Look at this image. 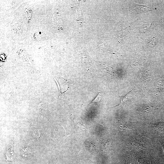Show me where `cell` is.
Listing matches in <instances>:
<instances>
[{
  "instance_id": "obj_1",
  "label": "cell",
  "mask_w": 164,
  "mask_h": 164,
  "mask_svg": "<svg viewBox=\"0 0 164 164\" xmlns=\"http://www.w3.org/2000/svg\"><path fill=\"white\" fill-rule=\"evenodd\" d=\"M163 105L162 104H159L147 105L143 108V112L145 113H149L158 111L162 108Z\"/></svg>"
},
{
  "instance_id": "obj_2",
  "label": "cell",
  "mask_w": 164,
  "mask_h": 164,
  "mask_svg": "<svg viewBox=\"0 0 164 164\" xmlns=\"http://www.w3.org/2000/svg\"><path fill=\"white\" fill-rule=\"evenodd\" d=\"M132 10L135 13H141L150 10V7L146 6L139 5L136 4H133L130 7Z\"/></svg>"
},
{
  "instance_id": "obj_3",
  "label": "cell",
  "mask_w": 164,
  "mask_h": 164,
  "mask_svg": "<svg viewBox=\"0 0 164 164\" xmlns=\"http://www.w3.org/2000/svg\"><path fill=\"white\" fill-rule=\"evenodd\" d=\"M135 85L134 87L126 94L123 96H119L120 99V103L118 105L113 107L121 108L123 107L126 104L127 100L129 97V95L130 93L134 89Z\"/></svg>"
},
{
  "instance_id": "obj_4",
  "label": "cell",
  "mask_w": 164,
  "mask_h": 164,
  "mask_svg": "<svg viewBox=\"0 0 164 164\" xmlns=\"http://www.w3.org/2000/svg\"><path fill=\"white\" fill-rule=\"evenodd\" d=\"M153 127L159 133H164V121L161 119L159 122L153 124Z\"/></svg>"
},
{
  "instance_id": "obj_5",
  "label": "cell",
  "mask_w": 164,
  "mask_h": 164,
  "mask_svg": "<svg viewBox=\"0 0 164 164\" xmlns=\"http://www.w3.org/2000/svg\"><path fill=\"white\" fill-rule=\"evenodd\" d=\"M155 86L157 91L159 92L164 91V79H162L157 81Z\"/></svg>"
},
{
  "instance_id": "obj_6",
  "label": "cell",
  "mask_w": 164,
  "mask_h": 164,
  "mask_svg": "<svg viewBox=\"0 0 164 164\" xmlns=\"http://www.w3.org/2000/svg\"><path fill=\"white\" fill-rule=\"evenodd\" d=\"M100 93H99L97 95L96 97L92 100V101L90 103L91 105H97L99 103L100 100Z\"/></svg>"
},
{
  "instance_id": "obj_7",
  "label": "cell",
  "mask_w": 164,
  "mask_h": 164,
  "mask_svg": "<svg viewBox=\"0 0 164 164\" xmlns=\"http://www.w3.org/2000/svg\"><path fill=\"white\" fill-rule=\"evenodd\" d=\"M44 33L41 32H36L35 35V38L38 40H42L45 37Z\"/></svg>"
},
{
  "instance_id": "obj_8",
  "label": "cell",
  "mask_w": 164,
  "mask_h": 164,
  "mask_svg": "<svg viewBox=\"0 0 164 164\" xmlns=\"http://www.w3.org/2000/svg\"><path fill=\"white\" fill-rule=\"evenodd\" d=\"M162 147L163 148V150H164V143H162Z\"/></svg>"
}]
</instances>
